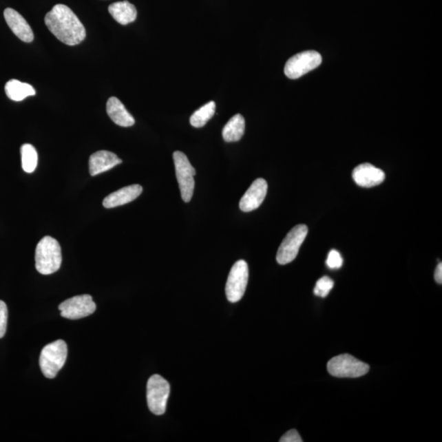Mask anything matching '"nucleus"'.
<instances>
[{
    "label": "nucleus",
    "instance_id": "obj_1",
    "mask_svg": "<svg viewBox=\"0 0 442 442\" xmlns=\"http://www.w3.org/2000/svg\"><path fill=\"white\" fill-rule=\"evenodd\" d=\"M45 23L50 32L67 45H79L86 37L84 25L71 8L64 4H56L46 14Z\"/></svg>",
    "mask_w": 442,
    "mask_h": 442
},
{
    "label": "nucleus",
    "instance_id": "obj_2",
    "mask_svg": "<svg viewBox=\"0 0 442 442\" xmlns=\"http://www.w3.org/2000/svg\"><path fill=\"white\" fill-rule=\"evenodd\" d=\"M36 268L40 274L49 275L57 272L62 265V249L55 238L45 236L36 249Z\"/></svg>",
    "mask_w": 442,
    "mask_h": 442
},
{
    "label": "nucleus",
    "instance_id": "obj_3",
    "mask_svg": "<svg viewBox=\"0 0 442 442\" xmlns=\"http://www.w3.org/2000/svg\"><path fill=\"white\" fill-rule=\"evenodd\" d=\"M67 357V346L63 340H57L43 348L40 357L41 370L47 379H54L64 366Z\"/></svg>",
    "mask_w": 442,
    "mask_h": 442
},
{
    "label": "nucleus",
    "instance_id": "obj_4",
    "mask_svg": "<svg viewBox=\"0 0 442 442\" xmlns=\"http://www.w3.org/2000/svg\"><path fill=\"white\" fill-rule=\"evenodd\" d=\"M327 370L332 376L337 378H359L366 375L370 366L349 354L333 357L328 361Z\"/></svg>",
    "mask_w": 442,
    "mask_h": 442
},
{
    "label": "nucleus",
    "instance_id": "obj_5",
    "mask_svg": "<svg viewBox=\"0 0 442 442\" xmlns=\"http://www.w3.org/2000/svg\"><path fill=\"white\" fill-rule=\"evenodd\" d=\"M170 392V384L162 376L151 377L147 384V401L151 413L162 415L166 412Z\"/></svg>",
    "mask_w": 442,
    "mask_h": 442
},
{
    "label": "nucleus",
    "instance_id": "obj_6",
    "mask_svg": "<svg viewBox=\"0 0 442 442\" xmlns=\"http://www.w3.org/2000/svg\"><path fill=\"white\" fill-rule=\"evenodd\" d=\"M176 167L178 183H179L181 198L185 202L191 201L194 191V176L196 171L189 161L187 156L182 151H176L173 154Z\"/></svg>",
    "mask_w": 442,
    "mask_h": 442
},
{
    "label": "nucleus",
    "instance_id": "obj_7",
    "mask_svg": "<svg viewBox=\"0 0 442 442\" xmlns=\"http://www.w3.org/2000/svg\"><path fill=\"white\" fill-rule=\"evenodd\" d=\"M308 228L305 224H298L293 227L282 242L276 260L280 265H287L294 261L300 250L303 242L306 240Z\"/></svg>",
    "mask_w": 442,
    "mask_h": 442
},
{
    "label": "nucleus",
    "instance_id": "obj_8",
    "mask_svg": "<svg viewBox=\"0 0 442 442\" xmlns=\"http://www.w3.org/2000/svg\"><path fill=\"white\" fill-rule=\"evenodd\" d=\"M322 63V57L318 52L310 50L293 56L284 67V73L289 79H298L305 74L314 70Z\"/></svg>",
    "mask_w": 442,
    "mask_h": 442
},
{
    "label": "nucleus",
    "instance_id": "obj_9",
    "mask_svg": "<svg viewBox=\"0 0 442 442\" xmlns=\"http://www.w3.org/2000/svg\"><path fill=\"white\" fill-rule=\"evenodd\" d=\"M249 266L244 260H240L233 266L225 286V293L229 302H238L241 300L249 283Z\"/></svg>",
    "mask_w": 442,
    "mask_h": 442
},
{
    "label": "nucleus",
    "instance_id": "obj_10",
    "mask_svg": "<svg viewBox=\"0 0 442 442\" xmlns=\"http://www.w3.org/2000/svg\"><path fill=\"white\" fill-rule=\"evenodd\" d=\"M59 309L63 318L80 319L92 315L96 311V304L90 295H79L61 303Z\"/></svg>",
    "mask_w": 442,
    "mask_h": 442
},
{
    "label": "nucleus",
    "instance_id": "obj_11",
    "mask_svg": "<svg viewBox=\"0 0 442 442\" xmlns=\"http://www.w3.org/2000/svg\"><path fill=\"white\" fill-rule=\"evenodd\" d=\"M268 190L267 182L259 178L250 186L248 191L241 198L240 207L244 212L253 211L262 204Z\"/></svg>",
    "mask_w": 442,
    "mask_h": 442
},
{
    "label": "nucleus",
    "instance_id": "obj_12",
    "mask_svg": "<svg viewBox=\"0 0 442 442\" xmlns=\"http://www.w3.org/2000/svg\"><path fill=\"white\" fill-rule=\"evenodd\" d=\"M352 178L361 187L372 188L383 183L385 173L370 163H364L354 169Z\"/></svg>",
    "mask_w": 442,
    "mask_h": 442
},
{
    "label": "nucleus",
    "instance_id": "obj_13",
    "mask_svg": "<svg viewBox=\"0 0 442 442\" xmlns=\"http://www.w3.org/2000/svg\"><path fill=\"white\" fill-rule=\"evenodd\" d=\"M4 19L12 32L19 37L21 41L25 43L32 42L34 33L28 21L21 16L19 12L12 8H8L3 12Z\"/></svg>",
    "mask_w": 442,
    "mask_h": 442
},
{
    "label": "nucleus",
    "instance_id": "obj_14",
    "mask_svg": "<svg viewBox=\"0 0 442 442\" xmlns=\"http://www.w3.org/2000/svg\"><path fill=\"white\" fill-rule=\"evenodd\" d=\"M123 163L115 154L109 151H98L90 156L89 161L90 173L92 176L111 170V169Z\"/></svg>",
    "mask_w": 442,
    "mask_h": 442
},
{
    "label": "nucleus",
    "instance_id": "obj_15",
    "mask_svg": "<svg viewBox=\"0 0 442 442\" xmlns=\"http://www.w3.org/2000/svg\"><path fill=\"white\" fill-rule=\"evenodd\" d=\"M143 192L142 186L133 185L112 193L104 198L103 205L105 208H114L127 204L140 196Z\"/></svg>",
    "mask_w": 442,
    "mask_h": 442
},
{
    "label": "nucleus",
    "instance_id": "obj_16",
    "mask_svg": "<svg viewBox=\"0 0 442 442\" xmlns=\"http://www.w3.org/2000/svg\"><path fill=\"white\" fill-rule=\"evenodd\" d=\"M107 114L112 120L120 127H129L136 123V120L118 98L111 97L108 99Z\"/></svg>",
    "mask_w": 442,
    "mask_h": 442
},
{
    "label": "nucleus",
    "instance_id": "obj_17",
    "mask_svg": "<svg viewBox=\"0 0 442 442\" xmlns=\"http://www.w3.org/2000/svg\"><path fill=\"white\" fill-rule=\"evenodd\" d=\"M108 12L120 25H128L137 19L136 8L128 1L112 3L108 7Z\"/></svg>",
    "mask_w": 442,
    "mask_h": 442
},
{
    "label": "nucleus",
    "instance_id": "obj_18",
    "mask_svg": "<svg viewBox=\"0 0 442 442\" xmlns=\"http://www.w3.org/2000/svg\"><path fill=\"white\" fill-rule=\"evenodd\" d=\"M244 132L245 119L241 114H237L224 125L222 136L225 142H238L244 136Z\"/></svg>",
    "mask_w": 442,
    "mask_h": 442
},
{
    "label": "nucleus",
    "instance_id": "obj_19",
    "mask_svg": "<svg viewBox=\"0 0 442 442\" xmlns=\"http://www.w3.org/2000/svg\"><path fill=\"white\" fill-rule=\"evenodd\" d=\"M6 93L11 101L20 102L27 97L34 96L36 92L32 85L17 80H10L6 85Z\"/></svg>",
    "mask_w": 442,
    "mask_h": 442
},
{
    "label": "nucleus",
    "instance_id": "obj_20",
    "mask_svg": "<svg viewBox=\"0 0 442 442\" xmlns=\"http://www.w3.org/2000/svg\"><path fill=\"white\" fill-rule=\"evenodd\" d=\"M215 112V103L211 101L194 112L190 118V124L195 128H202L213 118Z\"/></svg>",
    "mask_w": 442,
    "mask_h": 442
},
{
    "label": "nucleus",
    "instance_id": "obj_21",
    "mask_svg": "<svg viewBox=\"0 0 442 442\" xmlns=\"http://www.w3.org/2000/svg\"><path fill=\"white\" fill-rule=\"evenodd\" d=\"M21 167L27 173H32L38 165V154L34 146L25 144L21 147Z\"/></svg>",
    "mask_w": 442,
    "mask_h": 442
},
{
    "label": "nucleus",
    "instance_id": "obj_22",
    "mask_svg": "<svg viewBox=\"0 0 442 442\" xmlns=\"http://www.w3.org/2000/svg\"><path fill=\"white\" fill-rule=\"evenodd\" d=\"M333 286H335V282L329 278V277L324 276L316 283L314 293L316 296L326 297L333 289Z\"/></svg>",
    "mask_w": 442,
    "mask_h": 442
},
{
    "label": "nucleus",
    "instance_id": "obj_23",
    "mask_svg": "<svg viewBox=\"0 0 442 442\" xmlns=\"http://www.w3.org/2000/svg\"><path fill=\"white\" fill-rule=\"evenodd\" d=\"M8 307L6 302L0 301V339L6 335L8 324Z\"/></svg>",
    "mask_w": 442,
    "mask_h": 442
},
{
    "label": "nucleus",
    "instance_id": "obj_24",
    "mask_svg": "<svg viewBox=\"0 0 442 442\" xmlns=\"http://www.w3.org/2000/svg\"><path fill=\"white\" fill-rule=\"evenodd\" d=\"M344 263L341 254L336 250L330 251L326 261L327 266L330 269H339Z\"/></svg>",
    "mask_w": 442,
    "mask_h": 442
},
{
    "label": "nucleus",
    "instance_id": "obj_25",
    "mask_svg": "<svg viewBox=\"0 0 442 442\" xmlns=\"http://www.w3.org/2000/svg\"><path fill=\"white\" fill-rule=\"evenodd\" d=\"M280 442H302V437L299 435V433L295 429L290 430L285 433V434L281 437L280 440Z\"/></svg>",
    "mask_w": 442,
    "mask_h": 442
},
{
    "label": "nucleus",
    "instance_id": "obj_26",
    "mask_svg": "<svg viewBox=\"0 0 442 442\" xmlns=\"http://www.w3.org/2000/svg\"><path fill=\"white\" fill-rule=\"evenodd\" d=\"M435 280L437 284H441L442 283V264H439L435 271Z\"/></svg>",
    "mask_w": 442,
    "mask_h": 442
}]
</instances>
